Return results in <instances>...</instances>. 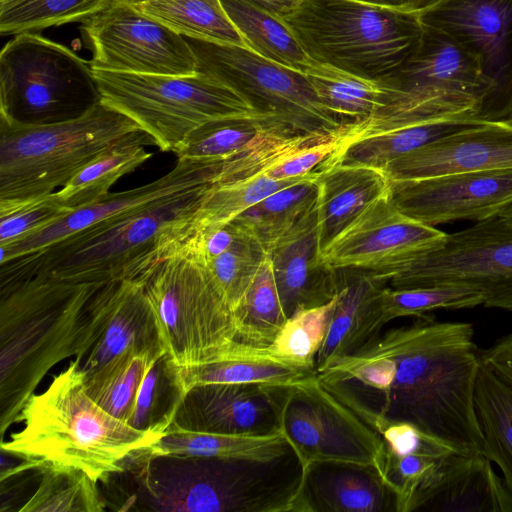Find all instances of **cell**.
<instances>
[{
    "label": "cell",
    "instance_id": "6da1fadb",
    "mask_svg": "<svg viewBox=\"0 0 512 512\" xmlns=\"http://www.w3.org/2000/svg\"><path fill=\"white\" fill-rule=\"evenodd\" d=\"M388 356L393 379L381 393L357 398L329 390L346 406L408 422L467 453H482L483 434L475 407L480 351L467 322L416 317L366 343Z\"/></svg>",
    "mask_w": 512,
    "mask_h": 512
},
{
    "label": "cell",
    "instance_id": "7a4b0ae2",
    "mask_svg": "<svg viewBox=\"0 0 512 512\" xmlns=\"http://www.w3.org/2000/svg\"><path fill=\"white\" fill-rule=\"evenodd\" d=\"M106 285V284H105ZM38 272L1 284V433L14 422L40 380L82 351L94 301L103 287Z\"/></svg>",
    "mask_w": 512,
    "mask_h": 512
},
{
    "label": "cell",
    "instance_id": "3957f363",
    "mask_svg": "<svg viewBox=\"0 0 512 512\" xmlns=\"http://www.w3.org/2000/svg\"><path fill=\"white\" fill-rule=\"evenodd\" d=\"M20 431L1 442L2 452L44 464L77 468L93 481L124 470L128 459L165 433L141 431L104 411L88 395L78 362L55 376L49 387L23 406Z\"/></svg>",
    "mask_w": 512,
    "mask_h": 512
},
{
    "label": "cell",
    "instance_id": "277c9868",
    "mask_svg": "<svg viewBox=\"0 0 512 512\" xmlns=\"http://www.w3.org/2000/svg\"><path fill=\"white\" fill-rule=\"evenodd\" d=\"M145 135L102 101L54 122L0 118V205L52 194L106 151Z\"/></svg>",
    "mask_w": 512,
    "mask_h": 512
},
{
    "label": "cell",
    "instance_id": "5b68a950",
    "mask_svg": "<svg viewBox=\"0 0 512 512\" xmlns=\"http://www.w3.org/2000/svg\"><path fill=\"white\" fill-rule=\"evenodd\" d=\"M111 218L49 246L0 264V282L38 272L77 283L105 285L142 278L158 262V246L170 224L198 206L206 191Z\"/></svg>",
    "mask_w": 512,
    "mask_h": 512
},
{
    "label": "cell",
    "instance_id": "8992f818",
    "mask_svg": "<svg viewBox=\"0 0 512 512\" xmlns=\"http://www.w3.org/2000/svg\"><path fill=\"white\" fill-rule=\"evenodd\" d=\"M422 26L412 53L379 80L383 105L356 123L355 138L402 126L474 119L491 88L479 61L442 31Z\"/></svg>",
    "mask_w": 512,
    "mask_h": 512
},
{
    "label": "cell",
    "instance_id": "52a82bcc",
    "mask_svg": "<svg viewBox=\"0 0 512 512\" xmlns=\"http://www.w3.org/2000/svg\"><path fill=\"white\" fill-rule=\"evenodd\" d=\"M282 18L312 60L376 81L408 58L423 27L418 13L362 0H302Z\"/></svg>",
    "mask_w": 512,
    "mask_h": 512
},
{
    "label": "cell",
    "instance_id": "ba28073f",
    "mask_svg": "<svg viewBox=\"0 0 512 512\" xmlns=\"http://www.w3.org/2000/svg\"><path fill=\"white\" fill-rule=\"evenodd\" d=\"M141 279L165 353L177 366L267 358L264 349L239 343L236 315L206 266L172 256Z\"/></svg>",
    "mask_w": 512,
    "mask_h": 512
},
{
    "label": "cell",
    "instance_id": "9c48e42d",
    "mask_svg": "<svg viewBox=\"0 0 512 512\" xmlns=\"http://www.w3.org/2000/svg\"><path fill=\"white\" fill-rule=\"evenodd\" d=\"M93 72L101 101L132 119L164 152H174L192 131L211 121L254 118L272 124L240 94L200 73Z\"/></svg>",
    "mask_w": 512,
    "mask_h": 512
},
{
    "label": "cell",
    "instance_id": "30bf717a",
    "mask_svg": "<svg viewBox=\"0 0 512 512\" xmlns=\"http://www.w3.org/2000/svg\"><path fill=\"white\" fill-rule=\"evenodd\" d=\"M101 101L91 61L36 32L0 53V118L45 123L78 116Z\"/></svg>",
    "mask_w": 512,
    "mask_h": 512
},
{
    "label": "cell",
    "instance_id": "8fae6325",
    "mask_svg": "<svg viewBox=\"0 0 512 512\" xmlns=\"http://www.w3.org/2000/svg\"><path fill=\"white\" fill-rule=\"evenodd\" d=\"M196 73L228 86L280 130L292 134L332 133L344 124L319 101L306 76L250 48L185 37Z\"/></svg>",
    "mask_w": 512,
    "mask_h": 512
},
{
    "label": "cell",
    "instance_id": "7c38bea8",
    "mask_svg": "<svg viewBox=\"0 0 512 512\" xmlns=\"http://www.w3.org/2000/svg\"><path fill=\"white\" fill-rule=\"evenodd\" d=\"M279 427L302 470L315 462L373 465L379 471L384 444L355 412L333 395L317 374L274 385Z\"/></svg>",
    "mask_w": 512,
    "mask_h": 512
},
{
    "label": "cell",
    "instance_id": "4fadbf2b",
    "mask_svg": "<svg viewBox=\"0 0 512 512\" xmlns=\"http://www.w3.org/2000/svg\"><path fill=\"white\" fill-rule=\"evenodd\" d=\"M395 289L459 286L483 306L512 312V225L500 216L447 234L444 243L388 278Z\"/></svg>",
    "mask_w": 512,
    "mask_h": 512
},
{
    "label": "cell",
    "instance_id": "5bb4252c",
    "mask_svg": "<svg viewBox=\"0 0 512 512\" xmlns=\"http://www.w3.org/2000/svg\"><path fill=\"white\" fill-rule=\"evenodd\" d=\"M93 69L192 75L196 58L187 39L126 0H116L82 23Z\"/></svg>",
    "mask_w": 512,
    "mask_h": 512
},
{
    "label": "cell",
    "instance_id": "9a60e30c",
    "mask_svg": "<svg viewBox=\"0 0 512 512\" xmlns=\"http://www.w3.org/2000/svg\"><path fill=\"white\" fill-rule=\"evenodd\" d=\"M473 54L491 88L474 119L512 114V0H440L418 13Z\"/></svg>",
    "mask_w": 512,
    "mask_h": 512
},
{
    "label": "cell",
    "instance_id": "2e32d148",
    "mask_svg": "<svg viewBox=\"0 0 512 512\" xmlns=\"http://www.w3.org/2000/svg\"><path fill=\"white\" fill-rule=\"evenodd\" d=\"M447 233L401 212L390 191L369 205L320 254L332 270L358 269L388 278L418 257L440 247Z\"/></svg>",
    "mask_w": 512,
    "mask_h": 512
},
{
    "label": "cell",
    "instance_id": "e0dca14e",
    "mask_svg": "<svg viewBox=\"0 0 512 512\" xmlns=\"http://www.w3.org/2000/svg\"><path fill=\"white\" fill-rule=\"evenodd\" d=\"M225 160L177 158L174 168L138 188L109 193L89 205L71 210L58 221L12 243L0 246V264L43 249L96 223L202 191L219 182Z\"/></svg>",
    "mask_w": 512,
    "mask_h": 512
},
{
    "label": "cell",
    "instance_id": "ac0fdd59",
    "mask_svg": "<svg viewBox=\"0 0 512 512\" xmlns=\"http://www.w3.org/2000/svg\"><path fill=\"white\" fill-rule=\"evenodd\" d=\"M390 198L401 212L426 225L479 222L499 215L512 203V169L390 181Z\"/></svg>",
    "mask_w": 512,
    "mask_h": 512
},
{
    "label": "cell",
    "instance_id": "d6986e66",
    "mask_svg": "<svg viewBox=\"0 0 512 512\" xmlns=\"http://www.w3.org/2000/svg\"><path fill=\"white\" fill-rule=\"evenodd\" d=\"M129 351L153 357L165 353L140 278L111 281L99 290L84 347L75 360L86 378Z\"/></svg>",
    "mask_w": 512,
    "mask_h": 512
},
{
    "label": "cell",
    "instance_id": "ffe728a7",
    "mask_svg": "<svg viewBox=\"0 0 512 512\" xmlns=\"http://www.w3.org/2000/svg\"><path fill=\"white\" fill-rule=\"evenodd\" d=\"M512 169V114L480 122L390 162V181H413L460 172Z\"/></svg>",
    "mask_w": 512,
    "mask_h": 512
},
{
    "label": "cell",
    "instance_id": "44dd1931",
    "mask_svg": "<svg viewBox=\"0 0 512 512\" xmlns=\"http://www.w3.org/2000/svg\"><path fill=\"white\" fill-rule=\"evenodd\" d=\"M174 422L196 431L272 435L280 432L274 385L212 383L189 389Z\"/></svg>",
    "mask_w": 512,
    "mask_h": 512
},
{
    "label": "cell",
    "instance_id": "7402d4cb",
    "mask_svg": "<svg viewBox=\"0 0 512 512\" xmlns=\"http://www.w3.org/2000/svg\"><path fill=\"white\" fill-rule=\"evenodd\" d=\"M268 255L287 319L299 309L324 305L337 294V271L319 259L317 205Z\"/></svg>",
    "mask_w": 512,
    "mask_h": 512
},
{
    "label": "cell",
    "instance_id": "603a6c76",
    "mask_svg": "<svg viewBox=\"0 0 512 512\" xmlns=\"http://www.w3.org/2000/svg\"><path fill=\"white\" fill-rule=\"evenodd\" d=\"M293 512H398V507L375 466L325 461L302 470Z\"/></svg>",
    "mask_w": 512,
    "mask_h": 512
},
{
    "label": "cell",
    "instance_id": "cb8c5ba5",
    "mask_svg": "<svg viewBox=\"0 0 512 512\" xmlns=\"http://www.w3.org/2000/svg\"><path fill=\"white\" fill-rule=\"evenodd\" d=\"M512 512V493L483 453L456 452L419 498L415 511Z\"/></svg>",
    "mask_w": 512,
    "mask_h": 512
},
{
    "label": "cell",
    "instance_id": "d4e9b609",
    "mask_svg": "<svg viewBox=\"0 0 512 512\" xmlns=\"http://www.w3.org/2000/svg\"><path fill=\"white\" fill-rule=\"evenodd\" d=\"M317 171L318 246L323 250L369 205L390 191L383 170L324 163Z\"/></svg>",
    "mask_w": 512,
    "mask_h": 512
},
{
    "label": "cell",
    "instance_id": "484cf974",
    "mask_svg": "<svg viewBox=\"0 0 512 512\" xmlns=\"http://www.w3.org/2000/svg\"><path fill=\"white\" fill-rule=\"evenodd\" d=\"M338 299L323 344L316 356L317 373L351 355L372 340L374 300L386 282L358 269L336 270Z\"/></svg>",
    "mask_w": 512,
    "mask_h": 512
},
{
    "label": "cell",
    "instance_id": "4316f807",
    "mask_svg": "<svg viewBox=\"0 0 512 512\" xmlns=\"http://www.w3.org/2000/svg\"><path fill=\"white\" fill-rule=\"evenodd\" d=\"M292 451L281 432L272 435H238L196 431L173 422L143 457H203L270 462Z\"/></svg>",
    "mask_w": 512,
    "mask_h": 512
},
{
    "label": "cell",
    "instance_id": "83f0119b",
    "mask_svg": "<svg viewBox=\"0 0 512 512\" xmlns=\"http://www.w3.org/2000/svg\"><path fill=\"white\" fill-rule=\"evenodd\" d=\"M480 122L483 121L451 120L396 127L366 136L354 137L325 163L366 166L384 170L395 159L441 137Z\"/></svg>",
    "mask_w": 512,
    "mask_h": 512
},
{
    "label": "cell",
    "instance_id": "f1b7e54d",
    "mask_svg": "<svg viewBox=\"0 0 512 512\" xmlns=\"http://www.w3.org/2000/svg\"><path fill=\"white\" fill-rule=\"evenodd\" d=\"M250 49L287 68L305 73L312 60L283 18L254 0H220Z\"/></svg>",
    "mask_w": 512,
    "mask_h": 512
},
{
    "label": "cell",
    "instance_id": "f546056e",
    "mask_svg": "<svg viewBox=\"0 0 512 512\" xmlns=\"http://www.w3.org/2000/svg\"><path fill=\"white\" fill-rule=\"evenodd\" d=\"M475 407L483 434L482 453L496 463L512 493V384L480 363Z\"/></svg>",
    "mask_w": 512,
    "mask_h": 512
},
{
    "label": "cell",
    "instance_id": "4dcf8cb0",
    "mask_svg": "<svg viewBox=\"0 0 512 512\" xmlns=\"http://www.w3.org/2000/svg\"><path fill=\"white\" fill-rule=\"evenodd\" d=\"M319 171L261 200L233 222L268 252L317 205Z\"/></svg>",
    "mask_w": 512,
    "mask_h": 512
},
{
    "label": "cell",
    "instance_id": "1f68e13d",
    "mask_svg": "<svg viewBox=\"0 0 512 512\" xmlns=\"http://www.w3.org/2000/svg\"><path fill=\"white\" fill-rule=\"evenodd\" d=\"M304 75L321 104L344 124L362 122L383 105L385 91L380 81L315 61Z\"/></svg>",
    "mask_w": 512,
    "mask_h": 512
},
{
    "label": "cell",
    "instance_id": "d6a6232c",
    "mask_svg": "<svg viewBox=\"0 0 512 512\" xmlns=\"http://www.w3.org/2000/svg\"><path fill=\"white\" fill-rule=\"evenodd\" d=\"M147 145H155L149 135L106 151L56 191L58 200L71 210L100 200L110 193V187L119 178L134 171L152 156L144 148Z\"/></svg>",
    "mask_w": 512,
    "mask_h": 512
},
{
    "label": "cell",
    "instance_id": "836d02e7",
    "mask_svg": "<svg viewBox=\"0 0 512 512\" xmlns=\"http://www.w3.org/2000/svg\"><path fill=\"white\" fill-rule=\"evenodd\" d=\"M133 5L184 37L249 48L220 0H147Z\"/></svg>",
    "mask_w": 512,
    "mask_h": 512
},
{
    "label": "cell",
    "instance_id": "e575fe53",
    "mask_svg": "<svg viewBox=\"0 0 512 512\" xmlns=\"http://www.w3.org/2000/svg\"><path fill=\"white\" fill-rule=\"evenodd\" d=\"M312 173L282 180L258 174L232 181L216 182L207 190L199 205L184 217V224L191 228H205L231 223L264 198L304 180Z\"/></svg>",
    "mask_w": 512,
    "mask_h": 512
},
{
    "label": "cell",
    "instance_id": "d590c367",
    "mask_svg": "<svg viewBox=\"0 0 512 512\" xmlns=\"http://www.w3.org/2000/svg\"><path fill=\"white\" fill-rule=\"evenodd\" d=\"M184 396L179 366L164 353L148 368L126 423L141 431L165 433Z\"/></svg>",
    "mask_w": 512,
    "mask_h": 512
},
{
    "label": "cell",
    "instance_id": "8d00e7d4",
    "mask_svg": "<svg viewBox=\"0 0 512 512\" xmlns=\"http://www.w3.org/2000/svg\"><path fill=\"white\" fill-rule=\"evenodd\" d=\"M483 304L481 294L459 286L407 289L383 287L375 297L371 320L372 340L389 321L405 316H424L436 309H464Z\"/></svg>",
    "mask_w": 512,
    "mask_h": 512
},
{
    "label": "cell",
    "instance_id": "74e56055",
    "mask_svg": "<svg viewBox=\"0 0 512 512\" xmlns=\"http://www.w3.org/2000/svg\"><path fill=\"white\" fill-rule=\"evenodd\" d=\"M179 374L186 393L195 386L212 383L288 385L317 372L268 358H246L179 367Z\"/></svg>",
    "mask_w": 512,
    "mask_h": 512
},
{
    "label": "cell",
    "instance_id": "f35d334b",
    "mask_svg": "<svg viewBox=\"0 0 512 512\" xmlns=\"http://www.w3.org/2000/svg\"><path fill=\"white\" fill-rule=\"evenodd\" d=\"M40 484L19 511L96 512L103 511L96 482L85 472L70 466L44 464L38 468Z\"/></svg>",
    "mask_w": 512,
    "mask_h": 512
},
{
    "label": "cell",
    "instance_id": "ab89813d",
    "mask_svg": "<svg viewBox=\"0 0 512 512\" xmlns=\"http://www.w3.org/2000/svg\"><path fill=\"white\" fill-rule=\"evenodd\" d=\"M286 320L272 262L267 254L237 315L238 341L242 345L255 349L267 348L272 344Z\"/></svg>",
    "mask_w": 512,
    "mask_h": 512
},
{
    "label": "cell",
    "instance_id": "60d3db41",
    "mask_svg": "<svg viewBox=\"0 0 512 512\" xmlns=\"http://www.w3.org/2000/svg\"><path fill=\"white\" fill-rule=\"evenodd\" d=\"M116 0H0L3 36L85 22Z\"/></svg>",
    "mask_w": 512,
    "mask_h": 512
},
{
    "label": "cell",
    "instance_id": "b9f144b4",
    "mask_svg": "<svg viewBox=\"0 0 512 512\" xmlns=\"http://www.w3.org/2000/svg\"><path fill=\"white\" fill-rule=\"evenodd\" d=\"M158 357L131 351L120 355L84 378L88 395L108 414L126 422L141 382Z\"/></svg>",
    "mask_w": 512,
    "mask_h": 512
},
{
    "label": "cell",
    "instance_id": "7bdbcfd3",
    "mask_svg": "<svg viewBox=\"0 0 512 512\" xmlns=\"http://www.w3.org/2000/svg\"><path fill=\"white\" fill-rule=\"evenodd\" d=\"M337 299L338 292L324 305L297 310L267 347L271 355L285 364L316 371V356L326 337Z\"/></svg>",
    "mask_w": 512,
    "mask_h": 512
},
{
    "label": "cell",
    "instance_id": "ee69618b",
    "mask_svg": "<svg viewBox=\"0 0 512 512\" xmlns=\"http://www.w3.org/2000/svg\"><path fill=\"white\" fill-rule=\"evenodd\" d=\"M269 125L272 124L254 118L211 121L192 131L173 153L177 158L227 160L244 150Z\"/></svg>",
    "mask_w": 512,
    "mask_h": 512
},
{
    "label": "cell",
    "instance_id": "f6af8a7d",
    "mask_svg": "<svg viewBox=\"0 0 512 512\" xmlns=\"http://www.w3.org/2000/svg\"><path fill=\"white\" fill-rule=\"evenodd\" d=\"M234 224L238 228L236 239L206 267L223 291L237 318L267 253L253 236Z\"/></svg>",
    "mask_w": 512,
    "mask_h": 512
},
{
    "label": "cell",
    "instance_id": "bcb514c9",
    "mask_svg": "<svg viewBox=\"0 0 512 512\" xmlns=\"http://www.w3.org/2000/svg\"><path fill=\"white\" fill-rule=\"evenodd\" d=\"M70 211L58 200L56 192L30 201L0 205V246L33 234Z\"/></svg>",
    "mask_w": 512,
    "mask_h": 512
},
{
    "label": "cell",
    "instance_id": "7dc6e473",
    "mask_svg": "<svg viewBox=\"0 0 512 512\" xmlns=\"http://www.w3.org/2000/svg\"><path fill=\"white\" fill-rule=\"evenodd\" d=\"M480 360L500 377L512 384V333L480 351Z\"/></svg>",
    "mask_w": 512,
    "mask_h": 512
},
{
    "label": "cell",
    "instance_id": "c3c4849f",
    "mask_svg": "<svg viewBox=\"0 0 512 512\" xmlns=\"http://www.w3.org/2000/svg\"><path fill=\"white\" fill-rule=\"evenodd\" d=\"M280 17L292 13L302 0H254Z\"/></svg>",
    "mask_w": 512,
    "mask_h": 512
},
{
    "label": "cell",
    "instance_id": "681fc988",
    "mask_svg": "<svg viewBox=\"0 0 512 512\" xmlns=\"http://www.w3.org/2000/svg\"><path fill=\"white\" fill-rule=\"evenodd\" d=\"M372 4L389 7L405 12H411L415 0H362ZM413 13V12H411Z\"/></svg>",
    "mask_w": 512,
    "mask_h": 512
},
{
    "label": "cell",
    "instance_id": "f907efd6",
    "mask_svg": "<svg viewBox=\"0 0 512 512\" xmlns=\"http://www.w3.org/2000/svg\"><path fill=\"white\" fill-rule=\"evenodd\" d=\"M439 1L440 0H415L411 12L420 13V12L426 10L427 8L433 6L434 4H436Z\"/></svg>",
    "mask_w": 512,
    "mask_h": 512
},
{
    "label": "cell",
    "instance_id": "816d5d0a",
    "mask_svg": "<svg viewBox=\"0 0 512 512\" xmlns=\"http://www.w3.org/2000/svg\"><path fill=\"white\" fill-rule=\"evenodd\" d=\"M501 218L506 220L509 224L512 225V203L507 206L505 209H503L499 215Z\"/></svg>",
    "mask_w": 512,
    "mask_h": 512
}]
</instances>
